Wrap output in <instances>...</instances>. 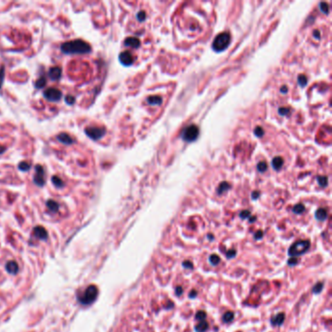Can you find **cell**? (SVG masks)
Wrapping results in <instances>:
<instances>
[{"mask_svg": "<svg viewBox=\"0 0 332 332\" xmlns=\"http://www.w3.org/2000/svg\"><path fill=\"white\" fill-rule=\"evenodd\" d=\"M33 181L36 185L38 186H43L45 184V171H44L43 167L37 165L35 167V173L33 177Z\"/></svg>", "mask_w": 332, "mask_h": 332, "instance_id": "52a82bcc", "label": "cell"}, {"mask_svg": "<svg viewBox=\"0 0 332 332\" xmlns=\"http://www.w3.org/2000/svg\"><path fill=\"white\" fill-rule=\"evenodd\" d=\"M207 328H209V324H207V321H200L197 325H196V330L198 332H205Z\"/></svg>", "mask_w": 332, "mask_h": 332, "instance_id": "4fadbf2b", "label": "cell"}, {"mask_svg": "<svg viewBox=\"0 0 332 332\" xmlns=\"http://www.w3.org/2000/svg\"><path fill=\"white\" fill-rule=\"evenodd\" d=\"M309 247H310L309 241H300V242L293 243V245L290 246L288 252L291 256H298V255H301L304 252H306V251L309 249Z\"/></svg>", "mask_w": 332, "mask_h": 332, "instance_id": "3957f363", "label": "cell"}, {"mask_svg": "<svg viewBox=\"0 0 332 332\" xmlns=\"http://www.w3.org/2000/svg\"><path fill=\"white\" fill-rule=\"evenodd\" d=\"M258 169H259L260 171H264L267 169V165H266L265 163H260L259 165H258Z\"/></svg>", "mask_w": 332, "mask_h": 332, "instance_id": "83f0119b", "label": "cell"}, {"mask_svg": "<svg viewBox=\"0 0 332 332\" xmlns=\"http://www.w3.org/2000/svg\"><path fill=\"white\" fill-rule=\"evenodd\" d=\"M230 44V35L229 33L224 32L218 34L215 37L214 41L213 43V48L217 52H221L224 49H226L228 45Z\"/></svg>", "mask_w": 332, "mask_h": 332, "instance_id": "7a4b0ae2", "label": "cell"}, {"mask_svg": "<svg viewBox=\"0 0 332 332\" xmlns=\"http://www.w3.org/2000/svg\"><path fill=\"white\" fill-rule=\"evenodd\" d=\"M4 151H5V148H4V147H0V154L3 153Z\"/></svg>", "mask_w": 332, "mask_h": 332, "instance_id": "d590c367", "label": "cell"}, {"mask_svg": "<svg viewBox=\"0 0 332 332\" xmlns=\"http://www.w3.org/2000/svg\"><path fill=\"white\" fill-rule=\"evenodd\" d=\"M137 18L139 19V21H143V20L145 19V13L144 12H140V13H138Z\"/></svg>", "mask_w": 332, "mask_h": 332, "instance_id": "f1b7e54d", "label": "cell"}, {"mask_svg": "<svg viewBox=\"0 0 332 332\" xmlns=\"http://www.w3.org/2000/svg\"><path fill=\"white\" fill-rule=\"evenodd\" d=\"M228 253H231V251H229V252H228ZM232 253H233V254H232V256H234L235 253H236V250H232ZM227 256H228V257H230V256H231V254H228Z\"/></svg>", "mask_w": 332, "mask_h": 332, "instance_id": "836d02e7", "label": "cell"}, {"mask_svg": "<svg viewBox=\"0 0 332 332\" xmlns=\"http://www.w3.org/2000/svg\"><path fill=\"white\" fill-rule=\"evenodd\" d=\"M52 182H53V184L56 186V187H59L61 188L63 186V182L62 179H59L58 177H52Z\"/></svg>", "mask_w": 332, "mask_h": 332, "instance_id": "ac0fdd59", "label": "cell"}, {"mask_svg": "<svg viewBox=\"0 0 332 332\" xmlns=\"http://www.w3.org/2000/svg\"><path fill=\"white\" fill-rule=\"evenodd\" d=\"M44 97L49 101H59L62 98V94L59 89L56 88H49L44 92Z\"/></svg>", "mask_w": 332, "mask_h": 332, "instance_id": "8992f818", "label": "cell"}, {"mask_svg": "<svg viewBox=\"0 0 332 332\" xmlns=\"http://www.w3.org/2000/svg\"><path fill=\"white\" fill-rule=\"evenodd\" d=\"M62 76V70L59 67H52L49 70V77L52 80H58Z\"/></svg>", "mask_w": 332, "mask_h": 332, "instance_id": "30bf717a", "label": "cell"}, {"mask_svg": "<svg viewBox=\"0 0 332 332\" xmlns=\"http://www.w3.org/2000/svg\"><path fill=\"white\" fill-rule=\"evenodd\" d=\"M304 210H305V207H304L303 205H297V206L294 207L293 211H294L295 213H303V211H304Z\"/></svg>", "mask_w": 332, "mask_h": 332, "instance_id": "cb8c5ba5", "label": "cell"}, {"mask_svg": "<svg viewBox=\"0 0 332 332\" xmlns=\"http://www.w3.org/2000/svg\"><path fill=\"white\" fill-rule=\"evenodd\" d=\"M47 207H49L50 210L52 211H57L58 209H59V205L57 202L53 201V200H50V201H48L47 203Z\"/></svg>", "mask_w": 332, "mask_h": 332, "instance_id": "9a60e30c", "label": "cell"}, {"mask_svg": "<svg viewBox=\"0 0 332 332\" xmlns=\"http://www.w3.org/2000/svg\"><path fill=\"white\" fill-rule=\"evenodd\" d=\"M85 134L94 140H98L104 135L105 129L102 127H87L85 129Z\"/></svg>", "mask_w": 332, "mask_h": 332, "instance_id": "277c9868", "label": "cell"}, {"mask_svg": "<svg viewBox=\"0 0 332 332\" xmlns=\"http://www.w3.org/2000/svg\"><path fill=\"white\" fill-rule=\"evenodd\" d=\"M283 321H285V315H283L282 313L279 314V315H276L275 317H273L271 319L272 324L273 325H281L282 323L283 322Z\"/></svg>", "mask_w": 332, "mask_h": 332, "instance_id": "8fae6325", "label": "cell"}, {"mask_svg": "<svg viewBox=\"0 0 332 332\" xmlns=\"http://www.w3.org/2000/svg\"><path fill=\"white\" fill-rule=\"evenodd\" d=\"M241 216H242L243 218L249 217V211H243V213H241Z\"/></svg>", "mask_w": 332, "mask_h": 332, "instance_id": "4dcf8cb0", "label": "cell"}, {"mask_svg": "<svg viewBox=\"0 0 332 332\" xmlns=\"http://www.w3.org/2000/svg\"><path fill=\"white\" fill-rule=\"evenodd\" d=\"M327 216V213L325 210L323 209H319L317 213H315V217H317L318 220H325Z\"/></svg>", "mask_w": 332, "mask_h": 332, "instance_id": "5bb4252c", "label": "cell"}, {"mask_svg": "<svg viewBox=\"0 0 332 332\" xmlns=\"http://www.w3.org/2000/svg\"><path fill=\"white\" fill-rule=\"evenodd\" d=\"M322 283H318V285H317L315 287H314V292L315 293H318L321 292V290L322 289Z\"/></svg>", "mask_w": 332, "mask_h": 332, "instance_id": "484cf974", "label": "cell"}, {"mask_svg": "<svg viewBox=\"0 0 332 332\" xmlns=\"http://www.w3.org/2000/svg\"><path fill=\"white\" fill-rule=\"evenodd\" d=\"M199 135V128L195 125H191L189 127H187L186 129L183 131L182 133V138L184 140L190 142L195 140L196 138L198 137Z\"/></svg>", "mask_w": 332, "mask_h": 332, "instance_id": "5b68a950", "label": "cell"}, {"mask_svg": "<svg viewBox=\"0 0 332 332\" xmlns=\"http://www.w3.org/2000/svg\"><path fill=\"white\" fill-rule=\"evenodd\" d=\"M119 61L124 65H131L134 62V57L130 52H123L119 56Z\"/></svg>", "mask_w": 332, "mask_h": 332, "instance_id": "ba28073f", "label": "cell"}, {"mask_svg": "<svg viewBox=\"0 0 332 332\" xmlns=\"http://www.w3.org/2000/svg\"><path fill=\"white\" fill-rule=\"evenodd\" d=\"M261 133H262L261 129H260V128H257V129H256V134L257 135H261Z\"/></svg>", "mask_w": 332, "mask_h": 332, "instance_id": "d6a6232c", "label": "cell"}, {"mask_svg": "<svg viewBox=\"0 0 332 332\" xmlns=\"http://www.w3.org/2000/svg\"><path fill=\"white\" fill-rule=\"evenodd\" d=\"M181 291H182V290H181V287H177V295H180V294H181Z\"/></svg>", "mask_w": 332, "mask_h": 332, "instance_id": "e575fe53", "label": "cell"}, {"mask_svg": "<svg viewBox=\"0 0 332 332\" xmlns=\"http://www.w3.org/2000/svg\"><path fill=\"white\" fill-rule=\"evenodd\" d=\"M223 321H225V322H230V321H233V318H234V314L233 313H232V312H227V313H225V314H224V315H223Z\"/></svg>", "mask_w": 332, "mask_h": 332, "instance_id": "e0dca14e", "label": "cell"}, {"mask_svg": "<svg viewBox=\"0 0 332 332\" xmlns=\"http://www.w3.org/2000/svg\"><path fill=\"white\" fill-rule=\"evenodd\" d=\"M125 45L128 47H133V48H137L140 45V42L137 38H134V37H130L127 38L125 41Z\"/></svg>", "mask_w": 332, "mask_h": 332, "instance_id": "7c38bea8", "label": "cell"}, {"mask_svg": "<svg viewBox=\"0 0 332 332\" xmlns=\"http://www.w3.org/2000/svg\"><path fill=\"white\" fill-rule=\"evenodd\" d=\"M219 261H220V258H219V256H217V255H211L210 257V262L213 264V265H217Z\"/></svg>", "mask_w": 332, "mask_h": 332, "instance_id": "7402d4cb", "label": "cell"}, {"mask_svg": "<svg viewBox=\"0 0 332 332\" xmlns=\"http://www.w3.org/2000/svg\"><path fill=\"white\" fill-rule=\"evenodd\" d=\"M19 169L23 171H27L29 169H30V165L29 163L26 162H22L21 164L19 165Z\"/></svg>", "mask_w": 332, "mask_h": 332, "instance_id": "d6986e66", "label": "cell"}, {"mask_svg": "<svg viewBox=\"0 0 332 332\" xmlns=\"http://www.w3.org/2000/svg\"><path fill=\"white\" fill-rule=\"evenodd\" d=\"M62 52L67 55H82L88 54L91 52V46L87 42L81 39H76L73 41H68L63 43L62 47Z\"/></svg>", "mask_w": 332, "mask_h": 332, "instance_id": "6da1fadb", "label": "cell"}, {"mask_svg": "<svg viewBox=\"0 0 332 332\" xmlns=\"http://www.w3.org/2000/svg\"><path fill=\"white\" fill-rule=\"evenodd\" d=\"M206 318H207V315H206L205 312H203V311L198 312L197 315H196V318L200 319V321H201V319H203V321H204V319H205Z\"/></svg>", "mask_w": 332, "mask_h": 332, "instance_id": "d4e9b609", "label": "cell"}, {"mask_svg": "<svg viewBox=\"0 0 332 332\" xmlns=\"http://www.w3.org/2000/svg\"><path fill=\"white\" fill-rule=\"evenodd\" d=\"M183 266H184V267H187V268H189V269H191V268L193 267V264H192L191 262H189V261H185L184 263H183Z\"/></svg>", "mask_w": 332, "mask_h": 332, "instance_id": "f546056e", "label": "cell"}, {"mask_svg": "<svg viewBox=\"0 0 332 332\" xmlns=\"http://www.w3.org/2000/svg\"><path fill=\"white\" fill-rule=\"evenodd\" d=\"M65 101L68 103V104H73L74 101H75V98H74V97L67 95V97H65Z\"/></svg>", "mask_w": 332, "mask_h": 332, "instance_id": "4316f807", "label": "cell"}, {"mask_svg": "<svg viewBox=\"0 0 332 332\" xmlns=\"http://www.w3.org/2000/svg\"><path fill=\"white\" fill-rule=\"evenodd\" d=\"M148 102L151 103V104H160L161 103V98L159 97H151L148 98Z\"/></svg>", "mask_w": 332, "mask_h": 332, "instance_id": "44dd1931", "label": "cell"}, {"mask_svg": "<svg viewBox=\"0 0 332 332\" xmlns=\"http://www.w3.org/2000/svg\"><path fill=\"white\" fill-rule=\"evenodd\" d=\"M4 78H5V67L1 66L0 67V90H1V88H2Z\"/></svg>", "mask_w": 332, "mask_h": 332, "instance_id": "ffe728a7", "label": "cell"}, {"mask_svg": "<svg viewBox=\"0 0 332 332\" xmlns=\"http://www.w3.org/2000/svg\"><path fill=\"white\" fill-rule=\"evenodd\" d=\"M35 85H36V88H43L44 86L46 85V79L45 78L38 79L36 81V83H35Z\"/></svg>", "mask_w": 332, "mask_h": 332, "instance_id": "603a6c76", "label": "cell"}, {"mask_svg": "<svg viewBox=\"0 0 332 332\" xmlns=\"http://www.w3.org/2000/svg\"><path fill=\"white\" fill-rule=\"evenodd\" d=\"M57 138L59 141H61L62 143H63V144H65V145H70L71 143H73L72 137H71L68 134H65V133L59 134L57 137Z\"/></svg>", "mask_w": 332, "mask_h": 332, "instance_id": "9c48e42d", "label": "cell"}, {"mask_svg": "<svg viewBox=\"0 0 332 332\" xmlns=\"http://www.w3.org/2000/svg\"><path fill=\"white\" fill-rule=\"evenodd\" d=\"M282 164H283V160H282V158H279V157L275 158V159L273 160V167L275 168L276 170L281 169L282 166Z\"/></svg>", "mask_w": 332, "mask_h": 332, "instance_id": "2e32d148", "label": "cell"}, {"mask_svg": "<svg viewBox=\"0 0 332 332\" xmlns=\"http://www.w3.org/2000/svg\"><path fill=\"white\" fill-rule=\"evenodd\" d=\"M262 235H263L262 232H261V231H259V232H257V233H256V235H255V238H256L257 240H259L260 238L262 237Z\"/></svg>", "mask_w": 332, "mask_h": 332, "instance_id": "1f68e13d", "label": "cell"}]
</instances>
